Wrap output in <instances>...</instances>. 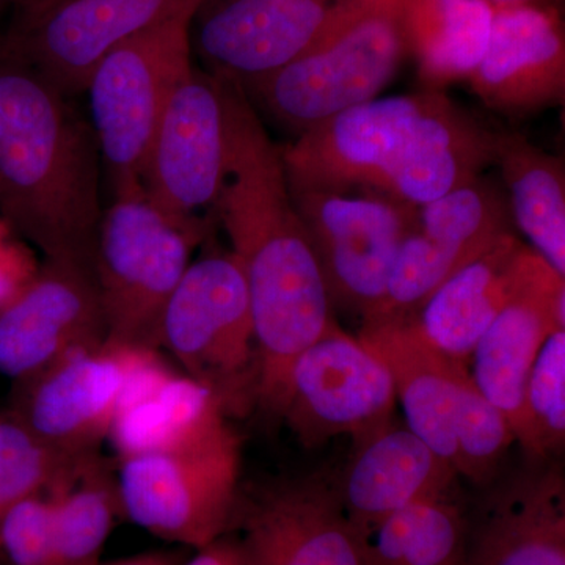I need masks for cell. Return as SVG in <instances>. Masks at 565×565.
<instances>
[{"instance_id": "d590c367", "label": "cell", "mask_w": 565, "mask_h": 565, "mask_svg": "<svg viewBox=\"0 0 565 565\" xmlns=\"http://www.w3.org/2000/svg\"><path fill=\"white\" fill-rule=\"evenodd\" d=\"M493 9H503V7L526 6V3H537L542 0H486Z\"/></svg>"}, {"instance_id": "52a82bcc", "label": "cell", "mask_w": 565, "mask_h": 565, "mask_svg": "<svg viewBox=\"0 0 565 565\" xmlns=\"http://www.w3.org/2000/svg\"><path fill=\"white\" fill-rule=\"evenodd\" d=\"M159 348L217 397L226 416H243L256 405L250 296L233 252H212L189 264L163 311Z\"/></svg>"}, {"instance_id": "1f68e13d", "label": "cell", "mask_w": 565, "mask_h": 565, "mask_svg": "<svg viewBox=\"0 0 565 565\" xmlns=\"http://www.w3.org/2000/svg\"><path fill=\"white\" fill-rule=\"evenodd\" d=\"M0 550L10 565H55L52 504L46 492L25 498L0 522Z\"/></svg>"}, {"instance_id": "2e32d148", "label": "cell", "mask_w": 565, "mask_h": 565, "mask_svg": "<svg viewBox=\"0 0 565 565\" xmlns=\"http://www.w3.org/2000/svg\"><path fill=\"white\" fill-rule=\"evenodd\" d=\"M145 349L104 343L65 356L31 381L13 418L41 444L66 456L98 451L109 437L129 375Z\"/></svg>"}, {"instance_id": "44dd1931", "label": "cell", "mask_w": 565, "mask_h": 565, "mask_svg": "<svg viewBox=\"0 0 565 565\" xmlns=\"http://www.w3.org/2000/svg\"><path fill=\"white\" fill-rule=\"evenodd\" d=\"M541 262L514 232L505 233L435 289L405 321L435 351L468 364L479 338Z\"/></svg>"}, {"instance_id": "e575fe53", "label": "cell", "mask_w": 565, "mask_h": 565, "mask_svg": "<svg viewBox=\"0 0 565 565\" xmlns=\"http://www.w3.org/2000/svg\"><path fill=\"white\" fill-rule=\"evenodd\" d=\"M99 565H178L174 557L166 555V553H148V555H139L126 557V559L111 561V563Z\"/></svg>"}, {"instance_id": "3957f363", "label": "cell", "mask_w": 565, "mask_h": 565, "mask_svg": "<svg viewBox=\"0 0 565 565\" xmlns=\"http://www.w3.org/2000/svg\"><path fill=\"white\" fill-rule=\"evenodd\" d=\"M68 96L0 54V210L44 259L93 266L104 207L98 141Z\"/></svg>"}, {"instance_id": "d4e9b609", "label": "cell", "mask_w": 565, "mask_h": 565, "mask_svg": "<svg viewBox=\"0 0 565 565\" xmlns=\"http://www.w3.org/2000/svg\"><path fill=\"white\" fill-rule=\"evenodd\" d=\"M514 226L530 247L565 277V170L563 159L522 134L498 132L494 162Z\"/></svg>"}, {"instance_id": "d6a6232c", "label": "cell", "mask_w": 565, "mask_h": 565, "mask_svg": "<svg viewBox=\"0 0 565 565\" xmlns=\"http://www.w3.org/2000/svg\"><path fill=\"white\" fill-rule=\"evenodd\" d=\"M185 565H248L239 541L234 534H223L214 542L196 550V555Z\"/></svg>"}, {"instance_id": "8d00e7d4", "label": "cell", "mask_w": 565, "mask_h": 565, "mask_svg": "<svg viewBox=\"0 0 565 565\" xmlns=\"http://www.w3.org/2000/svg\"><path fill=\"white\" fill-rule=\"evenodd\" d=\"M22 7L36 6V3L50 2V0H20Z\"/></svg>"}, {"instance_id": "4316f807", "label": "cell", "mask_w": 565, "mask_h": 565, "mask_svg": "<svg viewBox=\"0 0 565 565\" xmlns=\"http://www.w3.org/2000/svg\"><path fill=\"white\" fill-rule=\"evenodd\" d=\"M493 13L486 0H408V44L424 88L468 81L484 55Z\"/></svg>"}, {"instance_id": "5bb4252c", "label": "cell", "mask_w": 565, "mask_h": 565, "mask_svg": "<svg viewBox=\"0 0 565 565\" xmlns=\"http://www.w3.org/2000/svg\"><path fill=\"white\" fill-rule=\"evenodd\" d=\"M225 126L217 77L193 66L163 110L141 172L152 206L173 221L202 223L225 181Z\"/></svg>"}, {"instance_id": "7402d4cb", "label": "cell", "mask_w": 565, "mask_h": 565, "mask_svg": "<svg viewBox=\"0 0 565 565\" xmlns=\"http://www.w3.org/2000/svg\"><path fill=\"white\" fill-rule=\"evenodd\" d=\"M555 330H565V277L542 259L479 338L468 363L479 392L508 419L515 441L527 375Z\"/></svg>"}, {"instance_id": "e0dca14e", "label": "cell", "mask_w": 565, "mask_h": 565, "mask_svg": "<svg viewBox=\"0 0 565 565\" xmlns=\"http://www.w3.org/2000/svg\"><path fill=\"white\" fill-rule=\"evenodd\" d=\"M468 508L465 565H565V478L557 460L527 459Z\"/></svg>"}, {"instance_id": "9a60e30c", "label": "cell", "mask_w": 565, "mask_h": 565, "mask_svg": "<svg viewBox=\"0 0 565 565\" xmlns=\"http://www.w3.org/2000/svg\"><path fill=\"white\" fill-rule=\"evenodd\" d=\"M106 341L102 297L88 264L44 259L0 308V374L20 384Z\"/></svg>"}, {"instance_id": "ba28073f", "label": "cell", "mask_w": 565, "mask_h": 565, "mask_svg": "<svg viewBox=\"0 0 565 565\" xmlns=\"http://www.w3.org/2000/svg\"><path fill=\"white\" fill-rule=\"evenodd\" d=\"M241 441L230 424L184 448L120 459L122 514L163 541L200 550L228 533Z\"/></svg>"}, {"instance_id": "f1b7e54d", "label": "cell", "mask_w": 565, "mask_h": 565, "mask_svg": "<svg viewBox=\"0 0 565 565\" xmlns=\"http://www.w3.org/2000/svg\"><path fill=\"white\" fill-rule=\"evenodd\" d=\"M516 441L527 459L559 460L565 445V330H555L527 375Z\"/></svg>"}, {"instance_id": "30bf717a", "label": "cell", "mask_w": 565, "mask_h": 565, "mask_svg": "<svg viewBox=\"0 0 565 565\" xmlns=\"http://www.w3.org/2000/svg\"><path fill=\"white\" fill-rule=\"evenodd\" d=\"M512 232L514 221L503 185L484 174L423 204L384 297L362 322L411 318L460 267Z\"/></svg>"}, {"instance_id": "4fadbf2b", "label": "cell", "mask_w": 565, "mask_h": 565, "mask_svg": "<svg viewBox=\"0 0 565 565\" xmlns=\"http://www.w3.org/2000/svg\"><path fill=\"white\" fill-rule=\"evenodd\" d=\"M232 530L248 565H364L337 479L322 473L239 489Z\"/></svg>"}, {"instance_id": "7c38bea8", "label": "cell", "mask_w": 565, "mask_h": 565, "mask_svg": "<svg viewBox=\"0 0 565 565\" xmlns=\"http://www.w3.org/2000/svg\"><path fill=\"white\" fill-rule=\"evenodd\" d=\"M396 403L385 364L337 326L297 356L280 416L313 448L340 435L362 440L393 422Z\"/></svg>"}, {"instance_id": "cb8c5ba5", "label": "cell", "mask_w": 565, "mask_h": 565, "mask_svg": "<svg viewBox=\"0 0 565 565\" xmlns=\"http://www.w3.org/2000/svg\"><path fill=\"white\" fill-rule=\"evenodd\" d=\"M360 343L385 364L405 424L455 467L457 375L462 362L435 351L411 322H362Z\"/></svg>"}, {"instance_id": "484cf974", "label": "cell", "mask_w": 565, "mask_h": 565, "mask_svg": "<svg viewBox=\"0 0 565 565\" xmlns=\"http://www.w3.org/2000/svg\"><path fill=\"white\" fill-rule=\"evenodd\" d=\"M52 504L55 565H99L115 519L122 514L117 475L98 451L77 456L46 490Z\"/></svg>"}, {"instance_id": "836d02e7", "label": "cell", "mask_w": 565, "mask_h": 565, "mask_svg": "<svg viewBox=\"0 0 565 565\" xmlns=\"http://www.w3.org/2000/svg\"><path fill=\"white\" fill-rule=\"evenodd\" d=\"M24 285H20L18 278L14 277L13 269L7 259L0 255V303H7Z\"/></svg>"}, {"instance_id": "f546056e", "label": "cell", "mask_w": 565, "mask_h": 565, "mask_svg": "<svg viewBox=\"0 0 565 565\" xmlns=\"http://www.w3.org/2000/svg\"><path fill=\"white\" fill-rule=\"evenodd\" d=\"M455 437L456 471L478 487L497 478L505 452L515 441L508 419L479 392L468 364L457 375Z\"/></svg>"}, {"instance_id": "6da1fadb", "label": "cell", "mask_w": 565, "mask_h": 565, "mask_svg": "<svg viewBox=\"0 0 565 565\" xmlns=\"http://www.w3.org/2000/svg\"><path fill=\"white\" fill-rule=\"evenodd\" d=\"M215 77L226 177L214 211L247 280L258 351L256 405L278 416L297 356L338 323L313 244L294 204L281 148L243 85Z\"/></svg>"}, {"instance_id": "d6986e66", "label": "cell", "mask_w": 565, "mask_h": 565, "mask_svg": "<svg viewBox=\"0 0 565 565\" xmlns=\"http://www.w3.org/2000/svg\"><path fill=\"white\" fill-rule=\"evenodd\" d=\"M471 90L497 114L523 118L565 99V32L546 3L494 9L492 32Z\"/></svg>"}, {"instance_id": "ac0fdd59", "label": "cell", "mask_w": 565, "mask_h": 565, "mask_svg": "<svg viewBox=\"0 0 565 565\" xmlns=\"http://www.w3.org/2000/svg\"><path fill=\"white\" fill-rule=\"evenodd\" d=\"M334 7L337 0H206L192 46L207 73L248 84L310 50Z\"/></svg>"}, {"instance_id": "603a6c76", "label": "cell", "mask_w": 565, "mask_h": 565, "mask_svg": "<svg viewBox=\"0 0 565 565\" xmlns=\"http://www.w3.org/2000/svg\"><path fill=\"white\" fill-rule=\"evenodd\" d=\"M217 397L188 375L167 370L156 351H141L109 437L120 459L196 444L228 424Z\"/></svg>"}, {"instance_id": "8992f818", "label": "cell", "mask_w": 565, "mask_h": 565, "mask_svg": "<svg viewBox=\"0 0 565 565\" xmlns=\"http://www.w3.org/2000/svg\"><path fill=\"white\" fill-rule=\"evenodd\" d=\"M196 13L182 11L126 40L87 82L92 128L114 199L143 191L141 172L152 137L178 85L193 70Z\"/></svg>"}, {"instance_id": "277c9868", "label": "cell", "mask_w": 565, "mask_h": 565, "mask_svg": "<svg viewBox=\"0 0 565 565\" xmlns=\"http://www.w3.org/2000/svg\"><path fill=\"white\" fill-rule=\"evenodd\" d=\"M407 7L408 0H337L310 50L244 92L296 137L379 98L411 55Z\"/></svg>"}, {"instance_id": "4dcf8cb0", "label": "cell", "mask_w": 565, "mask_h": 565, "mask_svg": "<svg viewBox=\"0 0 565 565\" xmlns=\"http://www.w3.org/2000/svg\"><path fill=\"white\" fill-rule=\"evenodd\" d=\"M76 457L41 444L14 418L0 419V522L20 501L46 492Z\"/></svg>"}, {"instance_id": "9c48e42d", "label": "cell", "mask_w": 565, "mask_h": 565, "mask_svg": "<svg viewBox=\"0 0 565 565\" xmlns=\"http://www.w3.org/2000/svg\"><path fill=\"white\" fill-rule=\"evenodd\" d=\"M333 307L366 318L381 302L418 207L375 192L291 189Z\"/></svg>"}, {"instance_id": "5b68a950", "label": "cell", "mask_w": 565, "mask_h": 565, "mask_svg": "<svg viewBox=\"0 0 565 565\" xmlns=\"http://www.w3.org/2000/svg\"><path fill=\"white\" fill-rule=\"evenodd\" d=\"M207 233V221H173L145 191L114 199L93 253L107 343L158 351L163 311Z\"/></svg>"}, {"instance_id": "83f0119b", "label": "cell", "mask_w": 565, "mask_h": 565, "mask_svg": "<svg viewBox=\"0 0 565 565\" xmlns=\"http://www.w3.org/2000/svg\"><path fill=\"white\" fill-rule=\"evenodd\" d=\"M468 530L457 494L408 505L359 533L364 565H465Z\"/></svg>"}, {"instance_id": "8fae6325", "label": "cell", "mask_w": 565, "mask_h": 565, "mask_svg": "<svg viewBox=\"0 0 565 565\" xmlns=\"http://www.w3.org/2000/svg\"><path fill=\"white\" fill-rule=\"evenodd\" d=\"M206 0H50L22 7L3 52L31 66L65 96L85 92L109 52L137 33Z\"/></svg>"}, {"instance_id": "ffe728a7", "label": "cell", "mask_w": 565, "mask_h": 565, "mask_svg": "<svg viewBox=\"0 0 565 565\" xmlns=\"http://www.w3.org/2000/svg\"><path fill=\"white\" fill-rule=\"evenodd\" d=\"M457 478L459 473L449 460L437 455L407 424L393 419L353 441L337 490L359 534L408 505L456 494Z\"/></svg>"}, {"instance_id": "7a4b0ae2", "label": "cell", "mask_w": 565, "mask_h": 565, "mask_svg": "<svg viewBox=\"0 0 565 565\" xmlns=\"http://www.w3.org/2000/svg\"><path fill=\"white\" fill-rule=\"evenodd\" d=\"M498 131L424 88L374 98L281 148L289 189L375 192L423 206L493 166Z\"/></svg>"}]
</instances>
